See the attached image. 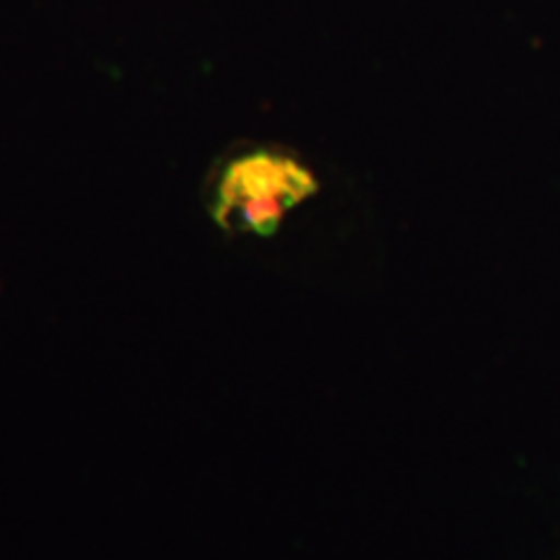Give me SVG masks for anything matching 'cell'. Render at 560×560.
<instances>
[{
  "mask_svg": "<svg viewBox=\"0 0 560 560\" xmlns=\"http://www.w3.org/2000/svg\"><path fill=\"white\" fill-rule=\"evenodd\" d=\"M319 177L296 153L255 145L223 161L210 190V215L229 236H272L319 192Z\"/></svg>",
  "mask_w": 560,
  "mask_h": 560,
  "instance_id": "obj_1",
  "label": "cell"
}]
</instances>
